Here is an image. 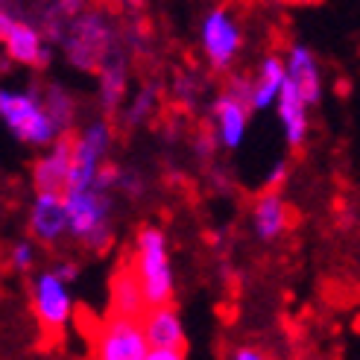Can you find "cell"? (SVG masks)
Segmentation results:
<instances>
[{"label": "cell", "mask_w": 360, "mask_h": 360, "mask_svg": "<svg viewBox=\"0 0 360 360\" xmlns=\"http://www.w3.org/2000/svg\"><path fill=\"white\" fill-rule=\"evenodd\" d=\"M120 191H123V193H129L132 200H138V196H141V191H143V182H141V176H138V173H129V170H126V176H123V185H120Z\"/></svg>", "instance_id": "cell-28"}, {"label": "cell", "mask_w": 360, "mask_h": 360, "mask_svg": "<svg viewBox=\"0 0 360 360\" xmlns=\"http://www.w3.org/2000/svg\"><path fill=\"white\" fill-rule=\"evenodd\" d=\"M27 229H30V238L39 246H59L70 235L65 193L35 191V200L30 205V217H27Z\"/></svg>", "instance_id": "cell-10"}, {"label": "cell", "mask_w": 360, "mask_h": 360, "mask_svg": "<svg viewBox=\"0 0 360 360\" xmlns=\"http://www.w3.org/2000/svg\"><path fill=\"white\" fill-rule=\"evenodd\" d=\"M220 147H223V143H220L217 132L211 129V123H208V126H202L200 135H196V143H193V153H196V158L211 161L214 155H217V150H220Z\"/></svg>", "instance_id": "cell-22"}, {"label": "cell", "mask_w": 360, "mask_h": 360, "mask_svg": "<svg viewBox=\"0 0 360 360\" xmlns=\"http://www.w3.org/2000/svg\"><path fill=\"white\" fill-rule=\"evenodd\" d=\"M202 59L214 74H229L243 50V27L235 12L226 6H214L200 24Z\"/></svg>", "instance_id": "cell-6"}, {"label": "cell", "mask_w": 360, "mask_h": 360, "mask_svg": "<svg viewBox=\"0 0 360 360\" xmlns=\"http://www.w3.org/2000/svg\"><path fill=\"white\" fill-rule=\"evenodd\" d=\"M53 269H56V273L68 281V284H74L77 278H79V264L77 261H70V258H62V261H56V266H53Z\"/></svg>", "instance_id": "cell-27"}, {"label": "cell", "mask_w": 360, "mask_h": 360, "mask_svg": "<svg viewBox=\"0 0 360 360\" xmlns=\"http://www.w3.org/2000/svg\"><path fill=\"white\" fill-rule=\"evenodd\" d=\"M287 77L299 85L304 100H308L311 105H319V100H322V70H319V62H316L311 47H304V44L290 47V53H287Z\"/></svg>", "instance_id": "cell-18"}, {"label": "cell", "mask_w": 360, "mask_h": 360, "mask_svg": "<svg viewBox=\"0 0 360 360\" xmlns=\"http://www.w3.org/2000/svg\"><path fill=\"white\" fill-rule=\"evenodd\" d=\"M143 6H147V0H126V9H129V15H143Z\"/></svg>", "instance_id": "cell-30"}, {"label": "cell", "mask_w": 360, "mask_h": 360, "mask_svg": "<svg viewBox=\"0 0 360 360\" xmlns=\"http://www.w3.org/2000/svg\"><path fill=\"white\" fill-rule=\"evenodd\" d=\"M44 103H47V112L53 115V120L59 123V129L65 135H70L77 123V115H79V105H77V97L68 91L62 82H50L44 85Z\"/></svg>", "instance_id": "cell-20"}, {"label": "cell", "mask_w": 360, "mask_h": 360, "mask_svg": "<svg viewBox=\"0 0 360 360\" xmlns=\"http://www.w3.org/2000/svg\"><path fill=\"white\" fill-rule=\"evenodd\" d=\"M287 179H290V161L287 158H278L273 167H269L266 179H264V191H281L287 185Z\"/></svg>", "instance_id": "cell-25"}, {"label": "cell", "mask_w": 360, "mask_h": 360, "mask_svg": "<svg viewBox=\"0 0 360 360\" xmlns=\"http://www.w3.org/2000/svg\"><path fill=\"white\" fill-rule=\"evenodd\" d=\"M252 229L261 243H276L290 229V205L278 191H264L252 205Z\"/></svg>", "instance_id": "cell-15"}, {"label": "cell", "mask_w": 360, "mask_h": 360, "mask_svg": "<svg viewBox=\"0 0 360 360\" xmlns=\"http://www.w3.org/2000/svg\"><path fill=\"white\" fill-rule=\"evenodd\" d=\"M91 352L100 360H150V340L141 319L112 314L94 331Z\"/></svg>", "instance_id": "cell-9"}, {"label": "cell", "mask_w": 360, "mask_h": 360, "mask_svg": "<svg viewBox=\"0 0 360 360\" xmlns=\"http://www.w3.org/2000/svg\"><path fill=\"white\" fill-rule=\"evenodd\" d=\"M35 240H15L9 246V269L12 273H30V269L35 266Z\"/></svg>", "instance_id": "cell-21"}, {"label": "cell", "mask_w": 360, "mask_h": 360, "mask_svg": "<svg viewBox=\"0 0 360 360\" xmlns=\"http://www.w3.org/2000/svg\"><path fill=\"white\" fill-rule=\"evenodd\" d=\"M188 349H173V346H153L150 360H185Z\"/></svg>", "instance_id": "cell-26"}, {"label": "cell", "mask_w": 360, "mask_h": 360, "mask_svg": "<svg viewBox=\"0 0 360 360\" xmlns=\"http://www.w3.org/2000/svg\"><path fill=\"white\" fill-rule=\"evenodd\" d=\"M231 357H235V360H264L266 352L258 349V346H238L235 352H231Z\"/></svg>", "instance_id": "cell-29"}, {"label": "cell", "mask_w": 360, "mask_h": 360, "mask_svg": "<svg viewBox=\"0 0 360 360\" xmlns=\"http://www.w3.org/2000/svg\"><path fill=\"white\" fill-rule=\"evenodd\" d=\"M68 220H70V238L91 255H103L112 246L115 229H112V193L100 188L85 191H68Z\"/></svg>", "instance_id": "cell-3"}, {"label": "cell", "mask_w": 360, "mask_h": 360, "mask_svg": "<svg viewBox=\"0 0 360 360\" xmlns=\"http://www.w3.org/2000/svg\"><path fill=\"white\" fill-rule=\"evenodd\" d=\"M123 176H126V170H123V167L112 165V161H105V165L100 167V173H97V182H94V188L115 193V191H120V185H123Z\"/></svg>", "instance_id": "cell-24"}, {"label": "cell", "mask_w": 360, "mask_h": 360, "mask_svg": "<svg viewBox=\"0 0 360 360\" xmlns=\"http://www.w3.org/2000/svg\"><path fill=\"white\" fill-rule=\"evenodd\" d=\"M112 141H115V129H112V123L105 120V117L85 123L82 129L74 135V170H70L68 191L94 188L100 167L109 161Z\"/></svg>", "instance_id": "cell-8"}, {"label": "cell", "mask_w": 360, "mask_h": 360, "mask_svg": "<svg viewBox=\"0 0 360 360\" xmlns=\"http://www.w3.org/2000/svg\"><path fill=\"white\" fill-rule=\"evenodd\" d=\"M30 308L47 334H62L74 319V296L70 284L56 269H41L30 278Z\"/></svg>", "instance_id": "cell-7"}, {"label": "cell", "mask_w": 360, "mask_h": 360, "mask_svg": "<svg viewBox=\"0 0 360 360\" xmlns=\"http://www.w3.org/2000/svg\"><path fill=\"white\" fill-rule=\"evenodd\" d=\"M143 334L150 340V349L153 346H173V349H188V334L182 326V316L173 308V302L167 304H155L143 314L141 319Z\"/></svg>", "instance_id": "cell-17"}, {"label": "cell", "mask_w": 360, "mask_h": 360, "mask_svg": "<svg viewBox=\"0 0 360 360\" xmlns=\"http://www.w3.org/2000/svg\"><path fill=\"white\" fill-rule=\"evenodd\" d=\"M158 97H161V88L158 82H150V85H141L138 91L129 97V103L120 109V120L126 129H135V126H143L158 109Z\"/></svg>", "instance_id": "cell-19"}, {"label": "cell", "mask_w": 360, "mask_h": 360, "mask_svg": "<svg viewBox=\"0 0 360 360\" xmlns=\"http://www.w3.org/2000/svg\"><path fill=\"white\" fill-rule=\"evenodd\" d=\"M235 4H252V0H235Z\"/></svg>", "instance_id": "cell-33"}, {"label": "cell", "mask_w": 360, "mask_h": 360, "mask_svg": "<svg viewBox=\"0 0 360 360\" xmlns=\"http://www.w3.org/2000/svg\"><path fill=\"white\" fill-rule=\"evenodd\" d=\"M117 41H120V32L109 18V12L88 6L68 24L59 47L65 62L74 70L97 77V70L105 65V59L117 50Z\"/></svg>", "instance_id": "cell-1"}, {"label": "cell", "mask_w": 360, "mask_h": 360, "mask_svg": "<svg viewBox=\"0 0 360 360\" xmlns=\"http://www.w3.org/2000/svg\"><path fill=\"white\" fill-rule=\"evenodd\" d=\"M308 109L311 103L304 100V94L299 91V85L287 77L281 94L276 100V115L281 120V132H284V141L290 143L293 150H299L304 141H308V132H311V120H308Z\"/></svg>", "instance_id": "cell-13"}, {"label": "cell", "mask_w": 360, "mask_h": 360, "mask_svg": "<svg viewBox=\"0 0 360 360\" xmlns=\"http://www.w3.org/2000/svg\"><path fill=\"white\" fill-rule=\"evenodd\" d=\"M126 94H129V62H126V53L117 47L97 70V103L103 115H120V109L126 105Z\"/></svg>", "instance_id": "cell-12"}, {"label": "cell", "mask_w": 360, "mask_h": 360, "mask_svg": "<svg viewBox=\"0 0 360 360\" xmlns=\"http://www.w3.org/2000/svg\"><path fill=\"white\" fill-rule=\"evenodd\" d=\"M103 4H105V6H117V4H120V0H103Z\"/></svg>", "instance_id": "cell-32"}, {"label": "cell", "mask_w": 360, "mask_h": 360, "mask_svg": "<svg viewBox=\"0 0 360 360\" xmlns=\"http://www.w3.org/2000/svg\"><path fill=\"white\" fill-rule=\"evenodd\" d=\"M109 299H112V314H120V316L143 319V314L150 311L147 293H143L141 278L129 258H123V264L115 269L112 284H109Z\"/></svg>", "instance_id": "cell-14"}, {"label": "cell", "mask_w": 360, "mask_h": 360, "mask_svg": "<svg viewBox=\"0 0 360 360\" xmlns=\"http://www.w3.org/2000/svg\"><path fill=\"white\" fill-rule=\"evenodd\" d=\"M135 273L141 278V287L147 293L150 308L155 304H167L173 302L176 293V278H173V266H170V249L167 238L158 226H141L135 243H132V255H129Z\"/></svg>", "instance_id": "cell-4"}, {"label": "cell", "mask_w": 360, "mask_h": 360, "mask_svg": "<svg viewBox=\"0 0 360 360\" xmlns=\"http://www.w3.org/2000/svg\"><path fill=\"white\" fill-rule=\"evenodd\" d=\"M74 170V135L53 141L32 165V188L47 193H65Z\"/></svg>", "instance_id": "cell-11"}, {"label": "cell", "mask_w": 360, "mask_h": 360, "mask_svg": "<svg viewBox=\"0 0 360 360\" xmlns=\"http://www.w3.org/2000/svg\"><path fill=\"white\" fill-rule=\"evenodd\" d=\"M123 41L129 44L132 50L143 53V47L150 44V24L143 21V15H132V27L123 32Z\"/></svg>", "instance_id": "cell-23"}, {"label": "cell", "mask_w": 360, "mask_h": 360, "mask_svg": "<svg viewBox=\"0 0 360 360\" xmlns=\"http://www.w3.org/2000/svg\"><path fill=\"white\" fill-rule=\"evenodd\" d=\"M278 4H284V6H314V4H319V0H278Z\"/></svg>", "instance_id": "cell-31"}, {"label": "cell", "mask_w": 360, "mask_h": 360, "mask_svg": "<svg viewBox=\"0 0 360 360\" xmlns=\"http://www.w3.org/2000/svg\"><path fill=\"white\" fill-rule=\"evenodd\" d=\"M0 120L6 129L30 147H50L53 141H59L65 132L59 123L53 120L44 103V88H4L0 91Z\"/></svg>", "instance_id": "cell-2"}, {"label": "cell", "mask_w": 360, "mask_h": 360, "mask_svg": "<svg viewBox=\"0 0 360 360\" xmlns=\"http://www.w3.org/2000/svg\"><path fill=\"white\" fill-rule=\"evenodd\" d=\"M0 41L6 59L21 68L47 70L53 62V41L30 12L0 6Z\"/></svg>", "instance_id": "cell-5"}, {"label": "cell", "mask_w": 360, "mask_h": 360, "mask_svg": "<svg viewBox=\"0 0 360 360\" xmlns=\"http://www.w3.org/2000/svg\"><path fill=\"white\" fill-rule=\"evenodd\" d=\"M284 82H287V56H278V53L264 56L258 70L252 74V109L255 112L276 109V100Z\"/></svg>", "instance_id": "cell-16"}]
</instances>
